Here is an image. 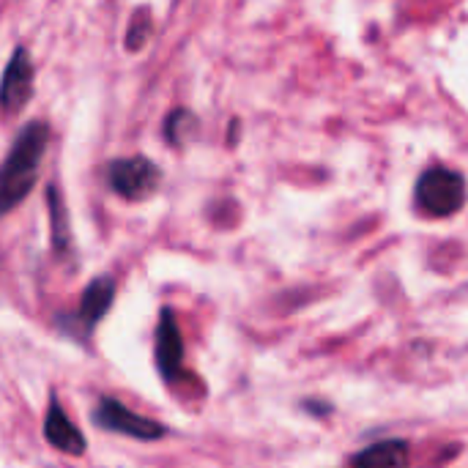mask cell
Instances as JSON below:
<instances>
[{
	"instance_id": "cell-7",
	"label": "cell",
	"mask_w": 468,
	"mask_h": 468,
	"mask_svg": "<svg viewBox=\"0 0 468 468\" xmlns=\"http://www.w3.org/2000/svg\"><path fill=\"white\" fill-rule=\"evenodd\" d=\"M44 439L58 450V452H66V455H82L88 441L85 436L80 433V428L66 417V411L60 409V403L52 398L49 400V409H47V417H44Z\"/></svg>"
},
{
	"instance_id": "cell-5",
	"label": "cell",
	"mask_w": 468,
	"mask_h": 468,
	"mask_svg": "<svg viewBox=\"0 0 468 468\" xmlns=\"http://www.w3.org/2000/svg\"><path fill=\"white\" fill-rule=\"evenodd\" d=\"M33 93V63H30V52L25 47H16L3 80H0V110L14 115L16 110H22L27 104Z\"/></svg>"
},
{
	"instance_id": "cell-10",
	"label": "cell",
	"mask_w": 468,
	"mask_h": 468,
	"mask_svg": "<svg viewBox=\"0 0 468 468\" xmlns=\"http://www.w3.org/2000/svg\"><path fill=\"white\" fill-rule=\"evenodd\" d=\"M63 206H60V197H58V189L52 186L49 189V217H52V239H55V247L63 250V244H69L63 239Z\"/></svg>"
},
{
	"instance_id": "cell-4",
	"label": "cell",
	"mask_w": 468,
	"mask_h": 468,
	"mask_svg": "<svg viewBox=\"0 0 468 468\" xmlns=\"http://www.w3.org/2000/svg\"><path fill=\"white\" fill-rule=\"evenodd\" d=\"M110 186L129 200H143L151 192H156L159 186V170L154 162L143 159V156H132V159H118L110 165Z\"/></svg>"
},
{
	"instance_id": "cell-9",
	"label": "cell",
	"mask_w": 468,
	"mask_h": 468,
	"mask_svg": "<svg viewBox=\"0 0 468 468\" xmlns=\"http://www.w3.org/2000/svg\"><path fill=\"white\" fill-rule=\"evenodd\" d=\"M112 299H115V282H112V277H96L82 291V299H80L77 321L82 324V329L90 332L107 315V310L112 307Z\"/></svg>"
},
{
	"instance_id": "cell-3",
	"label": "cell",
	"mask_w": 468,
	"mask_h": 468,
	"mask_svg": "<svg viewBox=\"0 0 468 468\" xmlns=\"http://www.w3.org/2000/svg\"><path fill=\"white\" fill-rule=\"evenodd\" d=\"M93 422L101 431L121 433V436H129V439H137V441H156V439H165L167 436V428L162 422L129 411L115 398H101L99 400V406L93 411Z\"/></svg>"
},
{
	"instance_id": "cell-12",
	"label": "cell",
	"mask_w": 468,
	"mask_h": 468,
	"mask_svg": "<svg viewBox=\"0 0 468 468\" xmlns=\"http://www.w3.org/2000/svg\"><path fill=\"white\" fill-rule=\"evenodd\" d=\"M304 411H310L315 417H329L335 409L329 403H324V400H304Z\"/></svg>"
},
{
	"instance_id": "cell-1",
	"label": "cell",
	"mask_w": 468,
	"mask_h": 468,
	"mask_svg": "<svg viewBox=\"0 0 468 468\" xmlns=\"http://www.w3.org/2000/svg\"><path fill=\"white\" fill-rule=\"evenodd\" d=\"M47 148V126L33 121L22 129L11 154L0 165V214L16 208L36 184V173Z\"/></svg>"
},
{
	"instance_id": "cell-11",
	"label": "cell",
	"mask_w": 468,
	"mask_h": 468,
	"mask_svg": "<svg viewBox=\"0 0 468 468\" xmlns=\"http://www.w3.org/2000/svg\"><path fill=\"white\" fill-rule=\"evenodd\" d=\"M151 36V22L145 16V11H140V19H134L129 25V33H126V49H140Z\"/></svg>"
},
{
	"instance_id": "cell-2",
	"label": "cell",
	"mask_w": 468,
	"mask_h": 468,
	"mask_svg": "<svg viewBox=\"0 0 468 468\" xmlns=\"http://www.w3.org/2000/svg\"><path fill=\"white\" fill-rule=\"evenodd\" d=\"M466 178L463 173L436 165L428 167L414 189L417 197V208L431 217V219H447L455 217L463 206H466Z\"/></svg>"
},
{
	"instance_id": "cell-8",
	"label": "cell",
	"mask_w": 468,
	"mask_h": 468,
	"mask_svg": "<svg viewBox=\"0 0 468 468\" xmlns=\"http://www.w3.org/2000/svg\"><path fill=\"white\" fill-rule=\"evenodd\" d=\"M351 468H411V447L406 439H381L351 455Z\"/></svg>"
},
{
	"instance_id": "cell-6",
	"label": "cell",
	"mask_w": 468,
	"mask_h": 468,
	"mask_svg": "<svg viewBox=\"0 0 468 468\" xmlns=\"http://www.w3.org/2000/svg\"><path fill=\"white\" fill-rule=\"evenodd\" d=\"M156 367L165 381H178L184 373V337L173 310H162L156 324Z\"/></svg>"
}]
</instances>
